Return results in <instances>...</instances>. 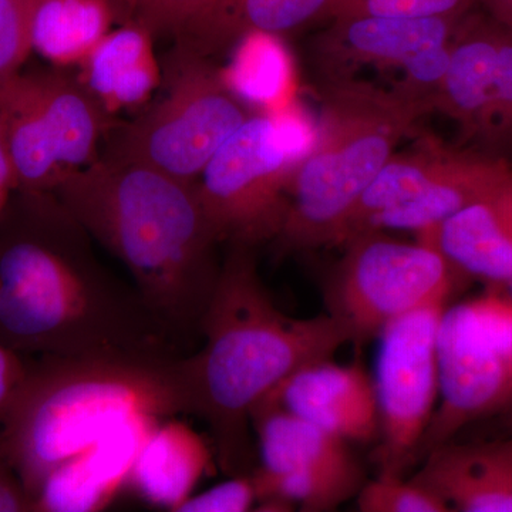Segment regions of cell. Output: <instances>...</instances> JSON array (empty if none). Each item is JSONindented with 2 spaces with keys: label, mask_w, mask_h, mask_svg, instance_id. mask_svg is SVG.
Segmentation results:
<instances>
[{
  "label": "cell",
  "mask_w": 512,
  "mask_h": 512,
  "mask_svg": "<svg viewBox=\"0 0 512 512\" xmlns=\"http://www.w3.org/2000/svg\"><path fill=\"white\" fill-rule=\"evenodd\" d=\"M25 232L0 244V342L25 357L187 356L128 285L97 261L55 195L22 194Z\"/></svg>",
  "instance_id": "cell-1"
},
{
  "label": "cell",
  "mask_w": 512,
  "mask_h": 512,
  "mask_svg": "<svg viewBox=\"0 0 512 512\" xmlns=\"http://www.w3.org/2000/svg\"><path fill=\"white\" fill-rule=\"evenodd\" d=\"M53 195L126 266L148 308L187 349L202 339L222 244L197 183L136 161L99 158Z\"/></svg>",
  "instance_id": "cell-2"
},
{
  "label": "cell",
  "mask_w": 512,
  "mask_h": 512,
  "mask_svg": "<svg viewBox=\"0 0 512 512\" xmlns=\"http://www.w3.org/2000/svg\"><path fill=\"white\" fill-rule=\"evenodd\" d=\"M202 323V346L180 359L188 414L207 424L215 461L229 477L255 470L251 413L301 367L353 343L326 315L292 318L262 282L255 248L228 244Z\"/></svg>",
  "instance_id": "cell-3"
},
{
  "label": "cell",
  "mask_w": 512,
  "mask_h": 512,
  "mask_svg": "<svg viewBox=\"0 0 512 512\" xmlns=\"http://www.w3.org/2000/svg\"><path fill=\"white\" fill-rule=\"evenodd\" d=\"M0 437L35 500L55 468L134 416L188 414L180 359L121 355L37 356Z\"/></svg>",
  "instance_id": "cell-4"
},
{
  "label": "cell",
  "mask_w": 512,
  "mask_h": 512,
  "mask_svg": "<svg viewBox=\"0 0 512 512\" xmlns=\"http://www.w3.org/2000/svg\"><path fill=\"white\" fill-rule=\"evenodd\" d=\"M429 110L394 89L330 77L318 133L293 175L279 255L340 245L360 198Z\"/></svg>",
  "instance_id": "cell-5"
},
{
  "label": "cell",
  "mask_w": 512,
  "mask_h": 512,
  "mask_svg": "<svg viewBox=\"0 0 512 512\" xmlns=\"http://www.w3.org/2000/svg\"><path fill=\"white\" fill-rule=\"evenodd\" d=\"M312 143L291 117L276 113L251 114L228 138L197 180L222 242L256 248L275 241L293 175Z\"/></svg>",
  "instance_id": "cell-6"
},
{
  "label": "cell",
  "mask_w": 512,
  "mask_h": 512,
  "mask_svg": "<svg viewBox=\"0 0 512 512\" xmlns=\"http://www.w3.org/2000/svg\"><path fill=\"white\" fill-rule=\"evenodd\" d=\"M107 111L82 80L62 72L13 74L0 83V123L18 191L53 195L99 160Z\"/></svg>",
  "instance_id": "cell-7"
},
{
  "label": "cell",
  "mask_w": 512,
  "mask_h": 512,
  "mask_svg": "<svg viewBox=\"0 0 512 512\" xmlns=\"http://www.w3.org/2000/svg\"><path fill=\"white\" fill-rule=\"evenodd\" d=\"M439 403L416 463L461 430L512 406V298L498 292L446 306L437 329Z\"/></svg>",
  "instance_id": "cell-8"
},
{
  "label": "cell",
  "mask_w": 512,
  "mask_h": 512,
  "mask_svg": "<svg viewBox=\"0 0 512 512\" xmlns=\"http://www.w3.org/2000/svg\"><path fill=\"white\" fill-rule=\"evenodd\" d=\"M171 72L164 96L123 127L110 156L197 183L251 114L207 57L178 46Z\"/></svg>",
  "instance_id": "cell-9"
},
{
  "label": "cell",
  "mask_w": 512,
  "mask_h": 512,
  "mask_svg": "<svg viewBox=\"0 0 512 512\" xmlns=\"http://www.w3.org/2000/svg\"><path fill=\"white\" fill-rule=\"evenodd\" d=\"M326 288L328 313L348 326L353 343L379 336L393 320L446 303L466 282L433 248L362 231L343 241Z\"/></svg>",
  "instance_id": "cell-10"
},
{
  "label": "cell",
  "mask_w": 512,
  "mask_h": 512,
  "mask_svg": "<svg viewBox=\"0 0 512 512\" xmlns=\"http://www.w3.org/2000/svg\"><path fill=\"white\" fill-rule=\"evenodd\" d=\"M251 424L261 460L251 474L259 510L335 511L365 484L349 441L272 404L255 406Z\"/></svg>",
  "instance_id": "cell-11"
},
{
  "label": "cell",
  "mask_w": 512,
  "mask_h": 512,
  "mask_svg": "<svg viewBox=\"0 0 512 512\" xmlns=\"http://www.w3.org/2000/svg\"><path fill=\"white\" fill-rule=\"evenodd\" d=\"M446 303L393 320L380 332L375 382L380 413V474L403 476L439 403L437 329Z\"/></svg>",
  "instance_id": "cell-12"
},
{
  "label": "cell",
  "mask_w": 512,
  "mask_h": 512,
  "mask_svg": "<svg viewBox=\"0 0 512 512\" xmlns=\"http://www.w3.org/2000/svg\"><path fill=\"white\" fill-rule=\"evenodd\" d=\"M511 181L507 158L424 141L404 158L399 204L376 215L362 231L400 229L417 234L474 202L494 197Z\"/></svg>",
  "instance_id": "cell-13"
},
{
  "label": "cell",
  "mask_w": 512,
  "mask_h": 512,
  "mask_svg": "<svg viewBox=\"0 0 512 512\" xmlns=\"http://www.w3.org/2000/svg\"><path fill=\"white\" fill-rule=\"evenodd\" d=\"M261 403L286 410L350 444L379 441L375 382L360 365H338L332 359L309 363Z\"/></svg>",
  "instance_id": "cell-14"
},
{
  "label": "cell",
  "mask_w": 512,
  "mask_h": 512,
  "mask_svg": "<svg viewBox=\"0 0 512 512\" xmlns=\"http://www.w3.org/2000/svg\"><path fill=\"white\" fill-rule=\"evenodd\" d=\"M150 416L121 421L50 473L33 500V512H93L126 485L138 451L160 423Z\"/></svg>",
  "instance_id": "cell-15"
},
{
  "label": "cell",
  "mask_w": 512,
  "mask_h": 512,
  "mask_svg": "<svg viewBox=\"0 0 512 512\" xmlns=\"http://www.w3.org/2000/svg\"><path fill=\"white\" fill-rule=\"evenodd\" d=\"M461 19L353 16L330 20L332 25L319 36L316 50L329 77L369 64L403 70L420 53L450 43Z\"/></svg>",
  "instance_id": "cell-16"
},
{
  "label": "cell",
  "mask_w": 512,
  "mask_h": 512,
  "mask_svg": "<svg viewBox=\"0 0 512 512\" xmlns=\"http://www.w3.org/2000/svg\"><path fill=\"white\" fill-rule=\"evenodd\" d=\"M503 26L490 15L467 13L450 43L446 73L431 101L467 140L488 148L498 39Z\"/></svg>",
  "instance_id": "cell-17"
},
{
  "label": "cell",
  "mask_w": 512,
  "mask_h": 512,
  "mask_svg": "<svg viewBox=\"0 0 512 512\" xmlns=\"http://www.w3.org/2000/svg\"><path fill=\"white\" fill-rule=\"evenodd\" d=\"M417 241L439 252L464 278L491 288L512 279V181L487 200L474 202L417 232Z\"/></svg>",
  "instance_id": "cell-18"
},
{
  "label": "cell",
  "mask_w": 512,
  "mask_h": 512,
  "mask_svg": "<svg viewBox=\"0 0 512 512\" xmlns=\"http://www.w3.org/2000/svg\"><path fill=\"white\" fill-rule=\"evenodd\" d=\"M421 461L412 480L439 494L451 510L512 512V433L480 443L448 441Z\"/></svg>",
  "instance_id": "cell-19"
},
{
  "label": "cell",
  "mask_w": 512,
  "mask_h": 512,
  "mask_svg": "<svg viewBox=\"0 0 512 512\" xmlns=\"http://www.w3.org/2000/svg\"><path fill=\"white\" fill-rule=\"evenodd\" d=\"M214 464L211 441L171 417L148 434L126 484L146 503L177 511Z\"/></svg>",
  "instance_id": "cell-20"
},
{
  "label": "cell",
  "mask_w": 512,
  "mask_h": 512,
  "mask_svg": "<svg viewBox=\"0 0 512 512\" xmlns=\"http://www.w3.org/2000/svg\"><path fill=\"white\" fill-rule=\"evenodd\" d=\"M153 33L136 23L110 30L82 63V82L107 113L147 103L160 84Z\"/></svg>",
  "instance_id": "cell-21"
},
{
  "label": "cell",
  "mask_w": 512,
  "mask_h": 512,
  "mask_svg": "<svg viewBox=\"0 0 512 512\" xmlns=\"http://www.w3.org/2000/svg\"><path fill=\"white\" fill-rule=\"evenodd\" d=\"M333 0H221L210 16L178 40L202 57L214 55L251 32L282 36L329 18Z\"/></svg>",
  "instance_id": "cell-22"
},
{
  "label": "cell",
  "mask_w": 512,
  "mask_h": 512,
  "mask_svg": "<svg viewBox=\"0 0 512 512\" xmlns=\"http://www.w3.org/2000/svg\"><path fill=\"white\" fill-rule=\"evenodd\" d=\"M119 12L111 0H39L32 20V49L59 67L82 64Z\"/></svg>",
  "instance_id": "cell-23"
},
{
  "label": "cell",
  "mask_w": 512,
  "mask_h": 512,
  "mask_svg": "<svg viewBox=\"0 0 512 512\" xmlns=\"http://www.w3.org/2000/svg\"><path fill=\"white\" fill-rule=\"evenodd\" d=\"M222 79L239 100L271 106L284 99L291 80L289 59L279 36L264 32L247 33Z\"/></svg>",
  "instance_id": "cell-24"
},
{
  "label": "cell",
  "mask_w": 512,
  "mask_h": 512,
  "mask_svg": "<svg viewBox=\"0 0 512 512\" xmlns=\"http://www.w3.org/2000/svg\"><path fill=\"white\" fill-rule=\"evenodd\" d=\"M124 23L180 40L201 25L221 0H111Z\"/></svg>",
  "instance_id": "cell-25"
},
{
  "label": "cell",
  "mask_w": 512,
  "mask_h": 512,
  "mask_svg": "<svg viewBox=\"0 0 512 512\" xmlns=\"http://www.w3.org/2000/svg\"><path fill=\"white\" fill-rule=\"evenodd\" d=\"M357 510L362 512H448L450 505L439 494L403 476L379 474L367 481L356 494Z\"/></svg>",
  "instance_id": "cell-26"
},
{
  "label": "cell",
  "mask_w": 512,
  "mask_h": 512,
  "mask_svg": "<svg viewBox=\"0 0 512 512\" xmlns=\"http://www.w3.org/2000/svg\"><path fill=\"white\" fill-rule=\"evenodd\" d=\"M477 0H333L328 20L353 16L454 18L471 12Z\"/></svg>",
  "instance_id": "cell-27"
},
{
  "label": "cell",
  "mask_w": 512,
  "mask_h": 512,
  "mask_svg": "<svg viewBox=\"0 0 512 512\" xmlns=\"http://www.w3.org/2000/svg\"><path fill=\"white\" fill-rule=\"evenodd\" d=\"M39 0H0V83L22 70L32 49V20Z\"/></svg>",
  "instance_id": "cell-28"
},
{
  "label": "cell",
  "mask_w": 512,
  "mask_h": 512,
  "mask_svg": "<svg viewBox=\"0 0 512 512\" xmlns=\"http://www.w3.org/2000/svg\"><path fill=\"white\" fill-rule=\"evenodd\" d=\"M512 146V33L501 29L491 99V136L488 153Z\"/></svg>",
  "instance_id": "cell-29"
},
{
  "label": "cell",
  "mask_w": 512,
  "mask_h": 512,
  "mask_svg": "<svg viewBox=\"0 0 512 512\" xmlns=\"http://www.w3.org/2000/svg\"><path fill=\"white\" fill-rule=\"evenodd\" d=\"M256 503L251 474L235 476L210 490L188 498L177 512H245Z\"/></svg>",
  "instance_id": "cell-30"
},
{
  "label": "cell",
  "mask_w": 512,
  "mask_h": 512,
  "mask_svg": "<svg viewBox=\"0 0 512 512\" xmlns=\"http://www.w3.org/2000/svg\"><path fill=\"white\" fill-rule=\"evenodd\" d=\"M28 372V359L0 342V426L8 416Z\"/></svg>",
  "instance_id": "cell-31"
},
{
  "label": "cell",
  "mask_w": 512,
  "mask_h": 512,
  "mask_svg": "<svg viewBox=\"0 0 512 512\" xmlns=\"http://www.w3.org/2000/svg\"><path fill=\"white\" fill-rule=\"evenodd\" d=\"M32 511V500L10 463L0 437V512Z\"/></svg>",
  "instance_id": "cell-32"
},
{
  "label": "cell",
  "mask_w": 512,
  "mask_h": 512,
  "mask_svg": "<svg viewBox=\"0 0 512 512\" xmlns=\"http://www.w3.org/2000/svg\"><path fill=\"white\" fill-rule=\"evenodd\" d=\"M13 191H18V180H16L15 167H13L8 143L0 123V218L9 207Z\"/></svg>",
  "instance_id": "cell-33"
},
{
  "label": "cell",
  "mask_w": 512,
  "mask_h": 512,
  "mask_svg": "<svg viewBox=\"0 0 512 512\" xmlns=\"http://www.w3.org/2000/svg\"><path fill=\"white\" fill-rule=\"evenodd\" d=\"M488 15L512 33V0H481Z\"/></svg>",
  "instance_id": "cell-34"
},
{
  "label": "cell",
  "mask_w": 512,
  "mask_h": 512,
  "mask_svg": "<svg viewBox=\"0 0 512 512\" xmlns=\"http://www.w3.org/2000/svg\"><path fill=\"white\" fill-rule=\"evenodd\" d=\"M500 420L505 433H512V406L505 410L503 414H500Z\"/></svg>",
  "instance_id": "cell-35"
},
{
  "label": "cell",
  "mask_w": 512,
  "mask_h": 512,
  "mask_svg": "<svg viewBox=\"0 0 512 512\" xmlns=\"http://www.w3.org/2000/svg\"><path fill=\"white\" fill-rule=\"evenodd\" d=\"M507 288H510V291H511V295L510 296L512 298V279H511L510 284H508Z\"/></svg>",
  "instance_id": "cell-36"
}]
</instances>
